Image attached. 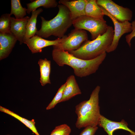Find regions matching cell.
I'll return each instance as SVG.
<instances>
[{
  "instance_id": "6da1fadb",
  "label": "cell",
  "mask_w": 135,
  "mask_h": 135,
  "mask_svg": "<svg viewBox=\"0 0 135 135\" xmlns=\"http://www.w3.org/2000/svg\"><path fill=\"white\" fill-rule=\"evenodd\" d=\"M53 60L59 66H68L73 69L76 76L82 78L96 72L106 56V52L97 58L85 60L76 58L67 51L53 48L52 52Z\"/></svg>"
},
{
  "instance_id": "7a4b0ae2",
  "label": "cell",
  "mask_w": 135,
  "mask_h": 135,
  "mask_svg": "<svg viewBox=\"0 0 135 135\" xmlns=\"http://www.w3.org/2000/svg\"><path fill=\"white\" fill-rule=\"evenodd\" d=\"M58 11L56 16L50 20H46L42 16L41 28L36 34L42 38H46L53 35L62 38L72 24L70 12L64 5L60 4L58 6Z\"/></svg>"
},
{
  "instance_id": "3957f363",
  "label": "cell",
  "mask_w": 135,
  "mask_h": 135,
  "mask_svg": "<svg viewBox=\"0 0 135 135\" xmlns=\"http://www.w3.org/2000/svg\"><path fill=\"white\" fill-rule=\"evenodd\" d=\"M100 87L97 86L92 92L90 99L81 102L75 107L77 115L76 127L79 129L90 126H97L100 116L99 94Z\"/></svg>"
},
{
  "instance_id": "277c9868",
  "label": "cell",
  "mask_w": 135,
  "mask_h": 135,
  "mask_svg": "<svg viewBox=\"0 0 135 135\" xmlns=\"http://www.w3.org/2000/svg\"><path fill=\"white\" fill-rule=\"evenodd\" d=\"M114 34L112 27L108 26L106 32L92 40H88L78 49L68 52L74 56L82 59L90 60L94 59L104 53L112 42Z\"/></svg>"
},
{
  "instance_id": "5b68a950",
  "label": "cell",
  "mask_w": 135,
  "mask_h": 135,
  "mask_svg": "<svg viewBox=\"0 0 135 135\" xmlns=\"http://www.w3.org/2000/svg\"><path fill=\"white\" fill-rule=\"evenodd\" d=\"M72 25L75 28L86 30L91 34L94 40L106 31L108 26L104 20L92 18L86 15L74 20Z\"/></svg>"
},
{
  "instance_id": "8992f818",
  "label": "cell",
  "mask_w": 135,
  "mask_h": 135,
  "mask_svg": "<svg viewBox=\"0 0 135 135\" xmlns=\"http://www.w3.org/2000/svg\"><path fill=\"white\" fill-rule=\"evenodd\" d=\"M87 32L84 30L75 28L58 44L53 46L56 48L70 51L79 48L85 41L88 40Z\"/></svg>"
},
{
  "instance_id": "52a82bcc",
  "label": "cell",
  "mask_w": 135,
  "mask_h": 135,
  "mask_svg": "<svg viewBox=\"0 0 135 135\" xmlns=\"http://www.w3.org/2000/svg\"><path fill=\"white\" fill-rule=\"evenodd\" d=\"M97 4L106 10L120 22L131 21L132 12L130 8L120 6L112 0H97Z\"/></svg>"
},
{
  "instance_id": "ba28073f",
  "label": "cell",
  "mask_w": 135,
  "mask_h": 135,
  "mask_svg": "<svg viewBox=\"0 0 135 135\" xmlns=\"http://www.w3.org/2000/svg\"><path fill=\"white\" fill-rule=\"evenodd\" d=\"M100 6L102 9L104 15L107 16L111 19L114 26V34L112 42L106 51L109 53L114 51L116 49L120 39L124 34L131 32V23L129 21L119 22L104 8Z\"/></svg>"
},
{
  "instance_id": "9c48e42d",
  "label": "cell",
  "mask_w": 135,
  "mask_h": 135,
  "mask_svg": "<svg viewBox=\"0 0 135 135\" xmlns=\"http://www.w3.org/2000/svg\"><path fill=\"white\" fill-rule=\"evenodd\" d=\"M65 35L62 38H58L54 40H45L35 35L28 40L25 44H26L32 54L41 52L43 48L51 46L58 44L64 38Z\"/></svg>"
},
{
  "instance_id": "30bf717a",
  "label": "cell",
  "mask_w": 135,
  "mask_h": 135,
  "mask_svg": "<svg viewBox=\"0 0 135 135\" xmlns=\"http://www.w3.org/2000/svg\"><path fill=\"white\" fill-rule=\"evenodd\" d=\"M98 125L103 128L108 135H113V132L119 129L128 132L130 135H135V132L128 128V124L124 120L120 122H115L110 120L100 114Z\"/></svg>"
},
{
  "instance_id": "8fae6325",
  "label": "cell",
  "mask_w": 135,
  "mask_h": 135,
  "mask_svg": "<svg viewBox=\"0 0 135 135\" xmlns=\"http://www.w3.org/2000/svg\"><path fill=\"white\" fill-rule=\"evenodd\" d=\"M17 40L11 32L0 33V60L7 57L11 52Z\"/></svg>"
},
{
  "instance_id": "7c38bea8",
  "label": "cell",
  "mask_w": 135,
  "mask_h": 135,
  "mask_svg": "<svg viewBox=\"0 0 135 135\" xmlns=\"http://www.w3.org/2000/svg\"><path fill=\"white\" fill-rule=\"evenodd\" d=\"M58 3L64 5L69 9L73 21L86 15L85 0H60L59 1Z\"/></svg>"
},
{
  "instance_id": "4fadbf2b",
  "label": "cell",
  "mask_w": 135,
  "mask_h": 135,
  "mask_svg": "<svg viewBox=\"0 0 135 135\" xmlns=\"http://www.w3.org/2000/svg\"><path fill=\"white\" fill-rule=\"evenodd\" d=\"M30 18V17L26 16L22 19H18L11 17L10 32L19 42L20 44L23 43L26 24Z\"/></svg>"
},
{
  "instance_id": "5bb4252c",
  "label": "cell",
  "mask_w": 135,
  "mask_h": 135,
  "mask_svg": "<svg viewBox=\"0 0 135 135\" xmlns=\"http://www.w3.org/2000/svg\"><path fill=\"white\" fill-rule=\"evenodd\" d=\"M66 83V86L59 103L68 100L74 96L82 94L74 76L71 75L68 77Z\"/></svg>"
},
{
  "instance_id": "9a60e30c",
  "label": "cell",
  "mask_w": 135,
  "mask_h": 135,
  "mask_svg": "<svg viewBox=\"0 0 135 135\" xmlns=\"http://www.w3.org/2000/svg\"><path fill=\"white\" fill-rule=\"evenodd\" d=\"M43 11V9L40 8L32 12L31 16L26 24V32L23 41V43L24 44L36 35L38 31L36 26L37 18L38 15Z\"/></svg>"
},
{
  "instance_id": "2e32d148",
  "label": "cell",
  "mask_w": 135,
  "mask_h": 135,
  "mask_svg": "<svg viewBox=\"0 0 135 135\" xmlns=\"http://www.w3.org/2000/svg\"><path fill=\"white\" fill-rule=\"evenodd\" d=\"M40 67V81L42 86L51 83L50 78L51 71V61L46 58L40 59L38 62Z\"/></svg>"
},
{
  "instance_id": "e0dca14e",
  "label": "cell",
  "mask_w": 135,
  "mask_h": 135,
  "mask_svg": "<svg viewBox=\"0 0 135 135\" xmlns=\"http://www.w3.org/2000/svg\"><path fill=\"white\" fill-rule=\"evenodd\" d=\"M85 12L86 16L104 20V14L96 0H85Z\"/></svg>"
},
{
  "instance_id": "ac0fdd59",
  "label": "cell",
  "mask_w": 135,
  "mask_h": 135,
  "mask_svg": "<svg viewBox=\"0 0 135 135\" xmlns=\"http://www.w3.org/2000/svg\"><path fill=\"white\" fill-rule=\"evenodd\" d=\"M26 4L27 7L26 12L28 14L40 6L49 8H55L58 6V3L55 0H36Z\"/></svg>"
},
{
  "instance_id": "d6986e66",
  "label": "cell",
  "mask_w": 135,
  "mask_h": 135,
  "mask_svg": "<svg viewBox=\"0 0 135 135\" xmlns=\"http://www.w3.org/2000/svg\"><path fill=\"white\" fill-rule=\"evenodd\" d=\"M0 110L2 112L14 117L20 121L36 135H40L36 129L35 126V122L34 120H29L20 116L10 110L1 106H0Z\"/></svg>"
},
{
  "instance_id": "ffe728a7",
  "label": "cell",
  "mask_w": 135,
  "mask_h": 135,
  "mask_svg": "<svg viewBox=\"0 0 135 135\" xmlns=\"http://www.w3.org/2000/svg\"><path fill=\"white\" fill-rule=\"evenodd\" d=\"M11 11L10 13L13 14L16 19H22L26 15L27 8L22 6L20 0H11Z\"/></svg>"
},
{
  "instance_id": "44dd1931",
  "label": "cell",
  "mask_w": 135,
  "mask_h": 135,
  "mask_svg": "<svg viewBox=\"0 0 135 135\" xmlns=\"http://www.w3.org/2000/svg\"><path fill=\"white\" fill-rule=\"evenodd\" d=\"M11 15L6 13L2 14L0 18V33L4 34L10 32Z\"/></svg>"
},
{
  "instance_id": "7402d4cb",
  "label": "cell",
  "mask_w": 135,
  "mask_h": 135,
  "mask_svg": "<svg viewBox=\"0 0 135 135\" xmlns=\"http://www.w3.org/2000/svg\"><path fill=\"white\" fill-rule=\"evenodd\" d=\"M66 85L65 82L59 88L56 95L50 103L46 108V110H50L54 108L61 100L64 92Z\"/></svg>"
},
{
  "instance_id": "603a6c76",
  "label": "cell",
  "mask_w": 135,
  "mask_h": 135,
  "mask_svg": "<svg viewBox=\"0 0 135 135\" xmlns=\"http://www.w3.org/2000/svg\"><path fill=\"white\" fill-rule=\"evenodd\" d=\"M71 131L70 127L66 124L56 126L50 135H69Z\"/></svg>"
},
{
  "instance_id": "cb8c5ba5",
  "label": "cell",
  "mask_w": 135,
  "mask_h": 135,
  "mask_svg": "<svg viewBox=\"0 0 135 135\" xmlns=\"http://www.w3.org/2000/svg\"><path fill=\"white\" fill-rule=\"evenodd\" d=\"M131 23L132 31L130 34L125 36L126 41L130 48L131 45V40L133 38L135 37V20Z\"/></svg>"
},
{
  "instance_id": "d4e9b609",
  "label": "cell",
  "mask_w": 135,
  "mask_h": 135,
  "mask_svg": "<svg viewBox=\"0 0 135 135\" xmlns=\"http://www.w3.org/2000/svg\"><path fill=\"white\" fill-rule=\"evenodd\" d=\"M98 128L97 126H87L85 128L80 135H94Z\"/></svg>"
},
{
  "instance_id": "484cf974",
  "label": "cell",
  "mask_w": 135,
  "mask_h": 135,
  "mask_svg": "<svg viewBox=\"0 0 135 135\" xmlns=\"http://www.w3.org/2000/svg\"><path fill=\"white\" fill-rule=\"evenodd\" d=\"M6 135H10L8 134H6Z\"/></svg>"
},
{
  "instance_id": "4316f807",
  "label": "cell",
  "mask_w": 135,
  "mask_h": 135,
  "mask_svg": "<svg viewBox=\"0 0 135 135\" xmlns=\"http://www.w3.org/2000/svg\"></svg>"
}]
</instances>
